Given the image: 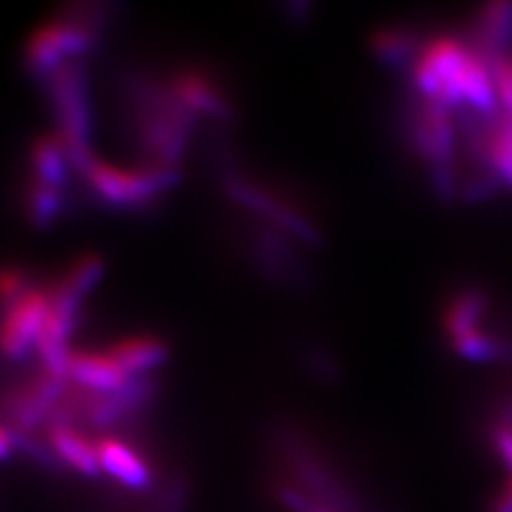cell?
I'll list each match as a JSON object with an SVG mask.
<instances>
[{"label":"cell","mask_w":512,"mask_h":512,"mask_svg":"<svg viewBox=\"0 0 512 512\" xmlns=\"http://www.w3.org/2000/svg\"><path fill=\"white\" fill-rule=\"evenodd\" d=\"M412 139L431 165L440 173V186H451V160L455 154V128L448 107L436 101H423L414 111Z\"/></svg>","instance_id":"cell-9"},{"label":"cell","mask_w":512,"mask_h":512,"mask_svg":"<svg viewBox=\"0 0 512 512\" xmlns=\"http://www.w3.org/2000/svg\"><path fill=\"white\" fill-rule=\"evenodd\" d=\"M79 173H82L92 195L101 205L131 212L148 210L167 190L175 188L182 180L180 167L143 165L139 169L126 171L101 163L96 156H92L79 169Z\"/></svg>","instance_id":"cell-4"},{"label":"cell","mask_w":512,"mask_h":512,"mask_svg":"<svg viewBox=\"0 0 512 512\" xmlns=\"http://www.w3.org/2000/svg\"><path fill=\"white\" fill-rule=\"evenodd\" d=\"M171 88L192 114H203L220 124H227L235 118V109L227 94L201 69H184L175 73Z\"/></svg>","instance_id":"cell-10"},{"label":"cell","mask_w":512,"mask_h":512,"mask_svg":"<svg viewBox=\"0 0 512 512\" xmlns=\"http://www.w3.org/2000/svg\"><path fill=\"white\" fill-rule=\"evenodd\" d=\"M493 448H495V455H498L506 463V466L512 470V425L510 423L495 427Z\"/></svg>","instance_id":"cell-24"},{"label":"cell","mask_w":512,"mask_h":512,"mask_svg":"<svg viewBox=\"0 0 512 512\" xmlns=\"http://www.w3.org/2000/svg\"><path fill=\"white\" fill-rule=\"evenodd\" d=\"M412 79L423 99L444 107L468 105L480 114L498 107L487 58L455 37L431 39L414 60Z\"/></svg>","instance_id":"cell-1"},{"label":"cell","mask_w":512,"mask_h":512,"mask_svg":"<svg viewBox=\"0 0 512 512\" xmlns=\"http://www.w3.org/2000/svg\"><path fill=\"white\" fill-rule=\"evenodd\" d=\"M107 355L114 359L128 376H148L150 370L167 361L169 346L160 338H154V335H133V338L116 342L109 348Z\"/></svg>","instance_id":"cell-14"},{"label":"cell","mask_w":512,"mask_h":512,"mask_svg":"<svg viewBox=\"0 0 512 512\" xmlns=\"http://www.w3.org/2000/svg\"><path fill=\"white\" fill-rule=\"evenodd\" d=\"M414 39L408 30L384 28L378 30L372 39V52L384 64H404L414 56Z\"/></svg>","instance_id":"cell-20"},{"label":"cell","mask_w":512,"mask_h":512,"mask_svg":"<svg viewBox=\"0 0 512 512\" xmlns=\"http://www.w3.org/2000/svg\"><path fill=\"white\" fill-rule=\"evenodd\" d=\"M69 378H73L79 387L94 393H114L126 387L128 376L122 367L111 359L107 352H88L73 350L69 361Z\"/></svg>","instance_id":"cell-12"},{"label":"cell","mask_w":512,"mask_h":512,"mask_svg":"<svg viewBox=\"0 0 512 512\" xmlns=\"http://www.w3.org/2000/svg\"><path fill=\"white\" fill-rule=\"evenodd\" d=\"M222 186L233 201L242 203L248 210L271 220V224H278L280 229L293 233L301 242L318 244V231L306 216L295 210L293 205H288L284 199L271 195V192L246 180L242 173H237L231 167H224Z\"/></svg>","instance_id":"cell-8"},{"label":"cell","mask_w":512,"mask_h":512,"mask_svg":"<svg viewBox=\"0 0 512 512\" xmlns=\"http://www.w3.org/2000/svg\"><path fill=\"white\" fill-rule=\"evenodd\" d=\"M498 103L504 107V114H512V50L487 58Z\"/></svg>","instance_id":"cell-23"},{"label":"cell","mask_w":512,"mask_h":512,"mask_svg":"<svg viewBox=\"0 0 512 512\" xmlns=\"http://www.w3.org/2000/svg\"><path fill=\"white\" fill-rule=\"evenodd\" d=\"M122 86L146 165L180 167L195 114L175 96L171 84H158L146 75L133 73Z\"/></svg>","instance_id":"cell-2"},{"label":"cell","mask_w":512,"mask_h":512,"mask_svg":"<svg viewBox=\"0 0 512 512\" xmlns=\"http://www.w3.org/2000/svg\"><path fill=\"white\" fill-rule=\"evenodd\" d=\"M476 30L480 41L478 52L485 58L508 52L512 45V3L498 0V3L483 7Z\"/></svg>","instance_id":"cell-17"},{"label":"cell","mask_w":512,"mask_h":512,"mask_svg":"<svg viewBox=\"0 0 512 512\" xmlns=\"http://www.w3.org/2000/svg\"><path fill=\"white\" fill-rule=\"evenodd\" d=\"M50 448L60 463H67L73 470L84 476H99V455L96 444H92L82 431L69 425H52L50 429Z\"/></svg>","instance_id":"cell-15"},{"label":"cell","mask_w":512,"mask_h":512,"mask_svg":"<svg viewBox=\"0 0 512 512\" xmlns=\"http://www.w3.org/2000/svg\"><path fill=\"white\" fill-rule=\"evenodd\" d=\"M483 154L495 175L512 188V114H500L483 137Z\"/></svg>","instance_id":"cell-18"},{"label":"cell","mask_w":512,"mask_h":512,"mask_svg":"<svg viewBox=\"0 0 512 512\" xmlns=\"http://www.w3.org/2000/svg\"><path fill=\"white\" fill-rule=\"evenodd\" d=\"M69 167H73L69 150L64 146L60 135L39 137L35 143H32L30 169H32V175H35L32 180L58 186V188H67Z\"/></svg>","instance_id":"cell-16"},{"label":"cell","mask_w":512,"mask_h":512,"mask_svg":"<svg viewBox=\"0 0 512 512\" xmlns=\"http://www.w3.org/2000/svg\"><path fill=\"white\" fill-rule=\"evenodd\" d=\"M13 451H18V448H15V440H13L11 429L0 423V461L11 459Z\"/></svg>","instance_id":"cell-26"},{"label":"cell","mask_w":512,"mask_h":512,"mask_svg":"<svg viewBox=\"0 0 512 512\" xmlns=\"http://www.w3.org/2000/svg\"><path fill=\"white\" fill-rule=\"evenodd\" d=\"M52 308V291L32 288L0 316V352L7 359L22 361L39 346Z\"/></svg>","instance_id":"cell-7"},{"label":"cell","mask_w":512,"mask_h":512,"mask_svg":"<svg viewBox=\"0 0 512 512\" xmlns=\"http://www.w3.org/2000/svg\"><path fill=\"white\" fill-rule=\"evenodd\" d=\"M103 276V259L99 254H84L69 267L60 280L64 288H69L77 297H84L90 288Z\"/></svg>","instance_id":"cell-21"},{"label":"cell","mask_w":512,"mask_h":512,"mask_svg":"<svg viewBox=\"0 0 512 512\" xmlns=\"http://www.w3.org/2000/svg\"><path fill=\"white\" fill-rule=\"evenodd\" d=\"M103 24L105 13L99 5L71 7L67 15L45 22L26 43V71L43 84L64 62L82 60V56L94 52L103 35Z\"/></svg>","instance_id":"cell-3"},{"label":"cell","mask_w":512,"mask_h":512,"mask_svg":"<svg viewBox=\"0 0 512 512\" xmlns=\"http://www.w3.org/2000/svg\"><path fill=\"white\" fill-rule=\"evenodd\" d=\"M101 472L118 480L126 489H146L152 483V468L133 444L118 436H105L96 442Z\"/></svg>","instance_id":"cell-11"},{"label":"cell","mask_w":512,"mask_h":512,"mask_svg":"<svg viewBox=\"0 0 512 512\" xmlns=\"http://www.w3.org/2000/svg\"><path fill=\"white\" fill-rule=\"evenodd\" d=\"M493 512H512V476L508 478V483L502 487V491L495 495Z\"/></svg>","instance_id":"cell-25"},{"label":"cell","mask_w":512,"mask_h":512,"mask_svg":"<svg viewBox=\"0 0 512 512\" xmlns=\"http://www.w3.org/2000/svg\"><path fill=\"white\" fill-rule=\"evenodd\" d=\"M250 256L263 276L274 282H291L297 274L293 248L278 231L256 227L250 235Z\"/></svg>","instance_id":"cell-13"},{"label":"cell","mask_w":512,"mask_h":512,"mask_svg":"<svg viewBox=\"0 0 512 512\" xmlns=\"http://www.w3.org/2000/svg\"><path fill=\"white\" fill-rule=\"evenodd\" d=\"M506 423H510V425H512V406L508 408V421H506Z\"/></svg>","instance_id":"cell-27"},{"label":"cell","mask_w":512,"mask_h":512,"mask_svg":"<svg viewBox=\"0 0 512 512\" xmlns=\"http://www.w3.org/2000/svg\"><path fill=\"white\" fill-rule=\"evenodd\" d=\"M43 86L50 94L54 116L60 122V137L73 160L92 154V114L88 99V71L84 60H69L58 67Z\"/></svg>","instance_id":"cell-5"},{"label":"cell","mask_w":512,"mask_h":512,"mask_svg":"<svg viewBox=\"0 0 512 512\" xmlns=\"http://www.w3.org/2000/svg\"><path fill=\"white\" fill-rule=\"evenodd\" d=\"M485 310L487 299L480 291H463L448 303L444 329L463 359L491 361L504 355V344L483 329Z\"/></svg>","instance_id":"cell-6"},{"label":"cell","mask_w":512,"mask_h":512,"mask_svg":"<svg viewBox=\"0 0 512 512\" xmlns=\"http://www.w3.org/2000/svg\"><path fill=\"white\" fill-rule=\"evenodd\" d=\"M26 216L35 229H47L58 220L67 205V188L32 180L26 188Z\"/></svg>","instance_id":"cell-19"},{"label":"cell","mask_w":512,"mask_h":512,"mask_svg":"<svg viewBox=\"0 0 512 512\" xmlns=\"http://www.w3.org/2000/svg\"><path fill=\"white\" fill-rule=\"evenodd\" d=\"M32 288H37V280L32 278L28 271L18 267H0V310L11 308L18 303L24 295H28Z\"/></svg>","instance_id":"cell-22"}]
</instances>
